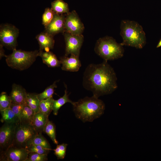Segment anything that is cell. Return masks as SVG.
<instances>
[{
    "label": "cell",
    "instance_id": "obj_1",
    "mask_svg": "<svg viewBox=\"0 0 161 161\" xmlns=\"http://www.w3.org/2000/svg\"><path fill=\"white\" fill-rule=\"evenodd\" d=\"M83 75V86L97 98L110 94L117 88L116 73L107 61L89 64Z\"/></svg>",
    "mask_w": 161,
    "mask_h": 161
},
{
    "label": "cell",
    "instance_id": "obj_2",
    "mask_svg": "<svg viewBox=\"0 0 161 161\" xmlns=\"http://www.w3.org/2000/svg\"><path fill=\"white\" fill-rule=\"evenodd\" d=\"M72 105L76 117L84 122H92L99 117L103 114L105 108L103 102L93 95L74 102Z\"/></svg>",
    "mask_w": 161,
    "mask_h": 161
},
{
    "label": "cell",
    "instance_id": "obj_3",
    "mask_svg": "<svg viewBox=\"0 0 161 161\" xmlns=\"http://www.w3.org/2000/svg\"><path fill=\"white\" fill-rule=\"evenodd\" d=\"M120 35L123 39L122 45L142 49L146 44L145 34L141 25L135 21H121Z\"/></svg>",
    "mask_w": 161,
    "mask_h": 161
},
{
    "label": "cell",
    "instance_id": "obj_4",
    "mask_svg": "<svg viewBox=\"0 0 161 161\" xmlns=\"http://www.w3.org/2000/svg\"><path fill=\"white\" fill-rule=\"evenodd\" d=\"M123 46L112 37L106 36L97 41L94 50L104 61H108L122 57L124 52Z\"/></svg>",
    "mask_w": 161,
    "mask_h": 161
},
{
    "label": "cell",
    "instance_id": "obj_5",
    "mask_svg": "<svg viewBox=\"0 0 161 161\" xmlns=\"http://www.w3.org/2000/svg\"><path fill=\"white\" fill-rule=\"evenodd\" d=\"M39 51H27L15 49L7 55L6 63L10 68L22 71L28 69L38 56Z\"/></svg>",
    "mask_w": 161,
    "mask_h": 161
},
{
    "label": "cell",
    "instance_id": "obj_6",
    "mask_svg": "<svg viewBox=\"0 0 161 161\" xmlns=\"http://www.w3.org/2000/svg\"><path fill=\"white\" fill-rule=\"evenodd\" d=\"M38 134L32 124L19 122L16 124L14 140L12 145L26 149L32 144Z\"/></svg>",
    "mask_w": 161,
    "mask_h": 161
},
{
    "label": "cell",
    "instance_id": "obj_7",
    "mask_svg": "<svg viewBox=\"0 0 161 161\" xmlns=\"http://www.w3.org/2000/svg\"><path fill=\"white\" fill-rule=\"evenodd\" d=\"M19 34L18 29L9 24H2L0 27V44L13 50L16 49L17 38Z\"/></svg>",
    "mask_w": 161,
    "mask_h": 161
},
{
    "label": "cell",
    "instance_id": "obj_8",
    "mask_svg": "<svg viewBox=\"0 0 161 161\" xmlns=\"http://www.w3.org/2000/svg\"><path fill=\"white\" fill-rule=\"evenodd\" d=\"M65 43V55L74 54L79 57L84 37L82 34L74 35L66 32L63 33Z\"/></svg>",
    "mask_w": 161,
    "mask_h": 161
},
{
    "label": "cell",
    "instance_id": "obj_9",
    "mask_svg": "<svg viewBox=\"0 0 161 161\" xmlns=\"http://www.w3.org/2000/svg\"><path fill=\"white\" fill-rule=\"evenodd\" d=\"M65 28V32L71 34H82L84 29V25L75 10H72L66 14Z\"/></svg>",
    "mask_w": 161,
    "mask_h": 161
},
{
    "label": "cell",
    "instance_id": "obj_10",
    "mask_svg": "<svg viewBox=\"0 0 161 161\" xmlns=\"http://www.w3.org/2000/svg\"><path fill=\"white\" fill-rule=\"evenodd\" d=\"M16 124L4 123L0 128V153L6 150L13 142Z\"/></svg>",
    "mask_w": 161,
    "mask_h": 161
},
{
    "label": "cell",
    "instance_id": "obj_11",
    "mask_svg": "<svg viewBox=\"0 0 161 161\" xmlns=\"http://www.w3.org/2000/svg\"><path fill=\"white\" fill-rule=\"evenodd\" d=\"M28 152L26 148L13 145L0 153V161H25Z\"/></svg>",
    "mask_w": 161,
    "mask_h": 161
},
{
    "label": "cell",
    "instance_id": "obj_12",
    "mask_svg": "<svg viewBox=\"0 0 161 161\" xmlns=\"http://www.w3.org/2000/svg\"><path fill=\"white\" fill-rule=\"evenodd\" d=\"M66 14L55 13L52 20L45 28V31L53 36L60 33H64L65 32V22Z\"/></svg>",
    "mask_w": 161,
    "mask_h": 161
},
{
    "label": "cell",
    "instance_id": "obj_13",
    "mask_svg": "<svg viewBox=\"0 0 161 161\" xmlns=\"http://www.w3.org/2000/svg\"><path fill=\"white\" fill-rule=\"evenodd\" d=\"M60 61L62 64L63 70L71 72L78 71L81 66L79 57L74 54L69 57L64 56L61 57Z\"/></svg>",
    "mask_w": 161,
    "mask_h": 161
},
{
    "label": "cell",
    "instance_id": "obj_14",
    "mask_svg": "<svg viewBox=\"0 0 161 161\" xmlns=\"http://www.w3.org/2000/svg\"><path fill=\"white\" fill-rule=\"evenodd\" d=\"M53 36L45 31L37 35L36 38L39 45V51L48 52L53 48L55 43Z\"/></svg>",
    "mask_w": 161,
    "mask_h": 161
},
{
    "label": "cell",
    "instance_id": "obj_15",
    "mask_svg": "<svg viewBox=\"0 0 161 161\" xmlns=\"http://www.w3.org/2000/svg\"><path fill=\"white\" fill-rule=\"evenodd\" d=\"M27 93L21 86L15 83L12 86L10 95L12 102L19 103H25Z\"/></svg>",
    "mask_w": 161,
    "mask_h": 161
},
{
    "label": "cell",
    "instance_id": "obj_16",
    "mask_svg": "<svg viewBox=\"0 0 161 161\" xmlns=\"http://www.w3.org/2000/svg\"><path fill=\"white\" fill-rule=\"evenodd\" d=\"M49 120L48 116L40 111L35 113L32 125L38 134H42Z\"/></svg>",
    "mask_w": 161,
    "mask_h": 161
},
{
    "label": "cell",
    "instance_id": "obj_17",
    "mask_svg": "<svg viewBox=\"0 0 161 161\" xmlns=\"http://www.w3.org/2000/svg\"><path fill=\"white\" fill-rule=\"evenodd\" d=\"M38 56L41 57L43 63L49 67H58L61 64L60 60H58L56 55L51 52L39 51Z\"/></svg>",
    "mask_w": 161,
    "mask_h": 161
},
{
    "label": "cell",
    "instance_id": "obj_18",
    "mask_svg": "<svg viewBox=\"0 0 161 161\" xmlns=\"http://www.w3.org/2000/svg\"><path fill=\"white\" fill-rule=\"evenodd\" d=\"M2 123L17 124L20 122L18 117L10 107L0 111Z\"/></svg>",
    "mask_w": 161,
    "mask_h": 161
},
{
    "label": "cell",
    "instance_id": "obj_19",
    "mask_svg": "<svg viewBox=\"0 0 161 161\" xmlns=\"http://www.w3.org/2000/svg\"><path fill=\"white\" fill-rule=\"evenodd\" d=\"M65 86L66 89L64 95L58 99H54L53 100L52 108L53 114L54 115H56L58 114V111L60 108L65 103H69L72 104L74 102L69 99V95L67 94L66 85H65Z\"/></svg>",
    "mask_w": 161,
    "mask_h": 161
},
{
    "label": "cell",
    "instance_id": "obj_20",
    "mask_svg": "<svg viewBox=\"0 0 161 161\" xmlns=\"http://www.w3.org/2000/svg\"><path fill=\"white\" fill-rule=\"evenodd\" d=\"M35 113L34 111L25 104L20 114V122L32 125Z\"/></svg>",
    "mask_w": 161,
    "mask_h": 161
},
{
    "label": "cell",
    "instance_id": "obj_21",
    "mask_svg": "<svg viewBox=\"0 0 161 161\" xmlns=\"http://www.w3.org/2000/svg\"><path fill=\"white\" fill-rule=\"evenodd\" d=\"M51 5V8L55 13L67 14L69 12L68 4L63 0H55L52 2Z\"/></svg>",
    "mask_w": 161,
    "mask_h": 161
},
{
    "label": "cell",
    "instance_id": "obj_22",
    "mask_svg": "<svg viewBox=\"0 0 161 161\" xmlns=\"http://www.w3.org/2000/svg\"><path fill=\"white\" fill-rule=\"evenodd\" d=\"M40 100L37 97V94L33 93H27L25 104L31 108L35 113L40 111Z\"/></svg>",
    "mask_w": 161,
    "mask_h": 161
},
{
    "label": "cell",
    "instance_id": "obj_23",
    "mask_svg": "<svg viewBox=\"0 0 161 161\" xmlns=\"http://www.w3.org/2000/svg\"><path fill=\"white\" fill-rule=\"evenodd\" d=\"M54 99L51 97L47 99L40 101L39 106L40 112L49 117L53 111L52 105Z\"/></svg>",
    "mask_w": 161,
    "mask_h": 161
},
{
    "label": "cell",
    "instance_id": "obj_24",
    "mask_svg": "<svg viewBox=\"0 0 161 161\" xmlns=\"http://www.w3.org/2000/svg\"><path fill=\"white\" fill-rule=\"evenodd\" d=\"M55 131V124L49 120L44 128V132L50 137L54 144L58 145V142L56 138Z\"/></svg>",
    "mask_w": 161,
    "mask_h": 161
},
{
    "label": "cell",
    "instance_id": "obj_25",
    "mask_svg": "<svg viewBox=\"0 0 161 161\" xmlns=\"http://www.w3.org/2000/svg\"><path fill=\"white\" fill-rule=\"evenodd\" d=\"M58 81V80L55 81L52 85L47 87L43 92L37 94V97L40 101L52 97L54 92V89L57 87L56 83Z\"/></svg>",
    "mask_w": 161,
    "mask_h": 161
},
{
    "label": "cell",
    "instance_id": "obj_26",
    "mask_svg": "<svg viewBox=\"0 0 161 161\" xmlns=\"http://www.w3.org/2000/svg\"><path fill=\"white\" fill-rule=\"evenodd\" d=\"M55 13L51 8H46L42 16V22L45 28L51 22L54 16Z\"/></svg>",
    "mask_w": 161,
    "mask_h": 161
},
{
    "label": "cell",
    "instance_id": "obj_27",
    "mask_svg": "<svg viewBox=\"0 0 161 161\" xmlns=\"http://www.w3.org/2000/svg\"><path fill=\"white\" fill-rule=\"evenodd\" d=\"M12 102L10 95L5 92H2L0 95V111L10 108Z\"/></svg>",
    "mask_w": 161,
    "mask_h": 161
},
{
    "label": "cell",
    "instance_id": "obj_28",
    "mask_svg": "<svg viewBox=\"0 0 161 161\" xmlns=\"http://www.w3.org/2000/svg\"><path fill=\"white\" fill-rule=\"evenodd\" d=\"M32 144L40 145L50 150H52L49 143L42 134H38L36 135Z\"/></svg>",
    "mask_w": 161,
    "mask_h": 161
},
{
    "label": "cell",
    "instance_id": "obj_29",
    "mask_svg": "<svg viewBox=\"0 0 161 161\" xmlns=\"http://www.w3.org/2000/svg\"><path fill=\"white\" fill-rule=\"evenodd\" d=\"M67 144L63 143L58 145L55 149L53 150L54 154L58 159H63L65 157Z\"/></svg>",
    "mask_w": 161,
    "mask_h": 161
},
{
    "label": "cell",
    "instance_id": "obj_30",
    "mask_svg": "<svg viewBox=\"0 0 161 161\" xmlns=\"http://www.w3.org/2000/svg\"><path fill=\"white\" fill-rule=\"evenodd\" d=\"M28 153L35 152L42 154H47L50 151L38 145L32 144L26 149Z\"/></svg>",
    "mask_w": 161,
    "mask_h": 161
},
{
    "label": "cell",
    "instance_id": "obj_31",
    "mask_svg": "<svg viewBox=\"0 0 161 161\" xmlns=\"http://www.w3.org/2000/svg\"><path fill=\"white\" fill-rule=\"evenodd\" d=\"M47 154H42L35 152L28 153L25 161H46L47 160Z\"/></svg>",
    "mask_w": 161,
    "mask_h": 161
},
{
    "label": "cell",
    "instance_id": "obj_32",
    "mask_svg": "<svg viewBox=\"0 0 161 161\" xmlns=\"http://www.w3.org/2000/svg\"><path fill=\"white\" fill-rule=\"evenodd\" d=\"M25 103H19L12 102L10 108L20 120V114Z\"/></svg>",
    "mask_w": 161,
    "mask_h": 161
},
{
    "label": "cell",
    "instance_id": "obj_33",
    "mask_svg": "<svg viewBox=\"0 0 161 161\" xmlns=\"http://www.w3.org/2000/svg\"><path fill=\"white\" fill-rule=\"evenodd\" d=\"M3 46L1 44H0V59L2 58V57H6L7 55H5L4 52V50L3 49Z\"/></svg>",
    "mask_w": 161,
    "mask_h": 161
},
{
    "label": "cell",
    "instance_id": "obj_34",
    "mask_svg": "<svg viewBox=\"0 0 161 161\" xmlns=\"http://www.w3.org/2000/svg\"><path fill=\"white\" fill-rule=\"evenodd\" d=\"M161 47V38L159 41L158 44L157 46L156 47L157 48L160 47Z\"/></svg>",
    "mask_w": 161,
    "mask_h": 161
}]
</instances>
